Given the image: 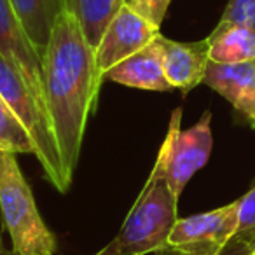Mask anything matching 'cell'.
<instances>
[{"label":"cell","instance_id":"12","mask_svg":"<svg viewBox=\"0 0 255 255\" xmlns=\"http://www.w3.org/2000/svg\"><path fill=\"white\" fill-rule=\"evenodd\" d=\"M9 2L30 42L33 44L37 53L44 56L54 25L67 11L65 0H9Z\"/></svg>","mask_w":255,"mask_h":255},{"label":"cell","instance_id":"17","mask_svg":"<svg viewBox=\"0 0 255 255\" xmlns=\"http://www.w3.org/2000/svg\"><path fill=\"white\" fill-rule=\"evenodd\" d=\"M219 23L255 28V0H229Z\"/></svg>","mask_w":255,"mask_h":255},{"label":"cell","instance_id":"6","mask_svg":"<svg viewBox=\"0 0 255 255\" xmlns=\"http://www.w3.org/2000/svg\"><path fill=\"white\" fill-rule=\"evenodd\" d=\"M238 208L240 203L236 199L212 212L178 219L163 250L178 255H219L236 236Z\"/></svg>","mask_w":255,"mask_h":255},{"label":"cell","instance_id":"1","mask_svg":"<svg viewBox=\"0 0 255 255\" xmlns=\"http://www.w3.org/2000/svg\"><path fill=\"white\" fill-rule=\"evenodd\" d=\"M44 103L67 177L74 180L86 124L103 77L81 23L65 11L56 21L42 56Z\"/></svg>","mask_w":255,"mask_h":255},{"label":"cell","instance_id":"14","mask_svg":"<svg viewBox=\"0 0 255 255\" xmlns=\"http://www.w3.org/2000/svg\"><path fill=\"white\" fill-rule=\"evenodd\" d=\"M65 4L67 11L72 12L81 23L88 42L91 44L93 49H96L107 25L124 2L123 0H65Z\"/></svg>","mask_w":255,"mask_h":255},{"label":"cell","instance_id":"13","mask_svg":"<svg viewBox=\"0 0 255 255\" xmlns=\"http://www.w3.org/2000/svg\"><path fill=\"white\" fill-rule=\"evenodd\" d=\"M206 40L210 61L243 63L255 60V28L250 26L219 23Z\"/></svg>","mask_w":255,"mask_h":255},{"label":"cell","instance_id":"4","mask_svg":"<svg viewBox=\"0 0 255 255\" xmlns=\"http://www.w3.org/2000/svg\"><path fill=\"white\" fill-rule=\"evenodd\" d=\"M0 95L23 124L35 145V157L40 163L46 178L60 192L70 189L72 180L67 177L60 149L54 138L53 126L47 112L32 95L19 74L0 54Z\"/></svg>","mask_w":255,"mask_h":255},{"label":"cell","instance_id":"9","mask_svg":"<svg viewBox=\"0 0 255 255\" xmlns=\"http://www.w3.org/2000/svg\"><path fill=\"white\" fill-rule=\"evenodd\" d=\"M203 84L224 96L255 128V60L243 63L210 61Z\"/></svg>","mask_w":255,"mask_h":255},{"label":"cell","instance_id":"7","mask_svg":"<svg viewBox=\"0 0 255 255\" xmlns=\"http://www.w3.org/2000/svg\"><path fill=\"white\" fill-rule=\"evenodd\" d=\"M161 26L140 14L129 4H123L103 32L96 46V65L102 77L136 51L145 47L161 35Z\"/></svg>","mask_w":255,"mask_h":255},{"label":"cell","instance_id":"19","mask_svg":"<svg viewBox=\"0 0 255 255\" xmlns=\"http://www.w3.org/2000/svg\"><path fill=\"white\" fill-rule=\"evenodd\" d=\"M254 250H255V243L233 240L219 255H252Z\"/></svg>","mask_w":255,"mask_h":255},{"label":"cell","instance_id":"21","mask_svg":"<svg viewBox=\"0 0 255 255\" xmlns=\"http://www.w3.org/2000/svg\"><path fill=\"white\" fill-rule=\"evenodd\" d=\"M252 255H255V250H254V254H252Z\"/></svg>","mask_w":255,"mask_h":255},{"label":"cell","instance_id":"3","mask_svg":"<svg viewBox=\"0 0 255 255\" xmlns=\"http://www.w3.org/2000/svg\"><path fill=\"white\" fill-rule=\"evenodd\" d=\"M0 212L12 255H54L56 240L37 210L16 154L0 150Z\"/></svg>","mask_w":255,"mask_h":255},{"label":"cell","instance_id":"8","mask_svg":"<svg viewBox=\"0 0 255 255\" xmlns=\"http://www.w3.org/2000/svg\"><path fill=\"white\" fill-rule=\"evenodd\" d=\"M0 54L18 72L37 102L46 109L42 56L30 42L9 0H0Z\"/></svg>","mask_w":255,"mask_h":255},{"label":"cell","instance_id":"18","mask_svg":"<svg viewBox=\"0 0 255 255\" xmlns=\"http://www.w3.org/2000/svg\"><path fill=\"white\" fill-rule=\"evenodd\" d=\"M171 0H131V7H135L140 14L145 16L149 21H152L154 25L161 26V23L164 21V16L168 12Z\"/></svg>","mask_w":255,"mask_h":255},{"label":"cell","instance_id":"15","mask_svg":"<svg viewBox=\"0 0 255 255\" xmlns=\"http://www.w3.org/2000/svg\"><path fill=\"white\" fill-rule=\"evenodd\" d=\"M0 150L11 154H33L35 145L23 124L0 95Z\"/></svg>","mask_w":255,"mask_h":255},{"label":"cell","instance_id":"11","mask_svg":"<svg viewBox=\"0 0 255 255\" xmlns=\"http://www.w3.org/2000/svg\"><path fill=\"white\" fill-rule=\"evenodd\" d=\"M103 81L116 82L126 88L145 89V91H171L173 86L164 74L159 37L110 68L103 75Z\"/></svg>","mask_w":255,"mask_h":255},{"label":"cell","instance_id":"16","mask_svg":"<svg viewBox=\"0 0 255 255\" xmlns=\"http://www.w3.org/2000/svg\"><path fill=\"white\" fill-rule=\"evenodd\" d=\"M240 203V220H238V231L234 240L255 243V182L250 191L238 199Z\"/></svg>","mask_w":255,"mask_h":255},{"label":"cell","instance_id":"10","mask_svg":"<svg viewBox=\"0 0 255 255\" xmlns=\"http://www.w3.org/2000/svg\"><path fill=\"white\" fill-rule=\"evenodd\" d=\"M163 51V67L166 79L173 89H180L184 95L203 84L206 67L210 63L208 40L199 42H178L159 35Z\"/></svg>","mask_w":255,"mask_h":255},{"label":"cell","instance_id":"20","mask_svg":"<svg viewBox=\"0 0 255 255\" xmlns=\"http://www.w3.org/2000/svg\"><path fill=\"white\" fill-rule=\"evenodd\" d=\"M124 4H131V0H123Z\"/></svg>","mask_w":255,"mask_h":255},{"label":"cell","instance_id":"2","mask_svg":"<svg viewBox=\"0 0 255 255\" xmlns=\"http://www.w3.org/2000/svg\"><path fill=\"white\" fill-rule=\"evenodd\" d=\"M178 199L152 168L117 236L95 255H149L161 252L178 220Z\"/></svg>","mask_w":255,"mask_h":255},{"label":"cell","instance_id":"5","mask_svg":"<svg viewBox=\"0 0 255 255\" xmlns=\"http://www.w3.org/2000/svg\"><path fill=\"white\" fill-rule=\"evenodd\" d=\"M180 123L182 109H177L171 114L168 133L152 166L177 198H180L196 171L208 163L213 145L212 114L208 110L187 129H182Z\"/></svg>","mask_w":255,"mask_h":255}]
</instances>
